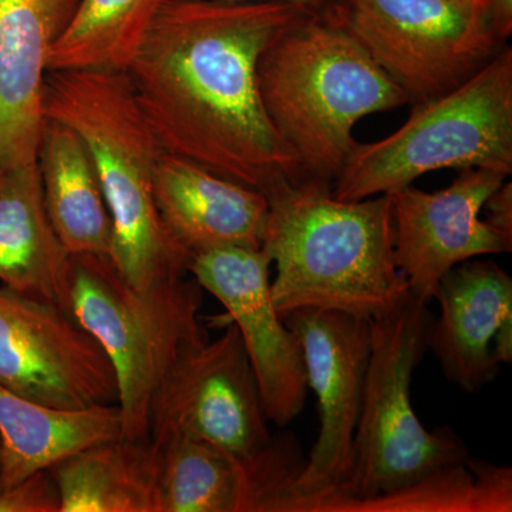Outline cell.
<instances>
[{
    "label": "cell",
    "instance_id": "cell-1",
    "mask_svg": "<svg viewBox=\"0 0 512 512\" xmlns=\"http://www.w3.org/2000/svg\"><path fill=\"white\" fill-rule=\"evenodd\" d=\"M309 15L281 0H163L126 74L164 153L265 195L306 183L266 114L258 64Z\"/></svg>",
    "mask_w": 512,
    "mask_h": 512
},
{
    "label": "cell",
    "instance_id": "cell-2",
    "mask_svg": "<svg viewBox=\"0 0 512 512\" xmlns=\"http://www.w3.org/2000/svg\"><path fill=\"white\" fill-rule=\"evenodd\" d=\"M266 198L261 248L275 265L271 295L282 318L323 309L370 320L409 293L394 256L389 195L342 201L326 185L303 183Z\"/></svg>",
    "mask_w": 512,
    "mask_h": 512
},
{
    "label": "cell",
    "instance_id": "cell-3",
    "mask_svg": "<svg viewBox=\"0 0 512 512\" xmlns=\"http://www.w3.org/2000/svg\"><path fill=\"white\" fill-rule=\"evenodd\" d=\"M258 86L266 114L306 183L330 190L357 146V121L410 103L328 13L309 15L265 50Z\"/></svg>",
    "mask_w": 512,
    "mask_h": 512
},
{
    "label": "cell",
    "instance_id": "cell-4",
    "mask_svg": "<svg viewBox=\"0 0 512 512\" xmlns=\"http://www.w3.org/2000/svg\"><path fill=\"white\" fill-rule=\"evenodd\" d=\"M43 114L82 138L113 225L110 261L136 288L188 272L158 214L154 178L163 147L138 106L126 72L50 70Z\"/></svg>",
    "mask_w": 512,
    "mask_h": 512
},
{
    "label": "cell",
    "instance_id": "cell-5",
    "mask_svg": "<svg viewBox=\"0 0 512 512\" xmlns=\"http://www.w3.org/2000/svg\"><path fill=\"white\" fill-rule=\"evenodd\" d=\"M413 293L370 319V359L353 446V467L340 490L301 501L292 511H349L467 463L466 444L448 427L427 430L410 399V384L433 316Z\"/></svg>",
    "mask_w": 512,
    "mask_h": 512
},
{
    "label": "cell",
    "instance_id": "cell-6",
    "mask_svg": "<svg viewBox=\"0 0 512 512\" xmlns=\"http://www.w3.org/2000/svg\"><path fill=\"white\" fill-rule=\"evenodd\" d=\"M258 384L237 326L202 340L171 367L154 394L150 439L183 433L231 458L242 478V512H274L303 466L289 439L268 429Z\"/></svg>",
    "mask_w": 512,
    "mask_h": 512
},
{
    "label": "cell",
    "instance_id": "cell-7",
    "mask_svg": "<svg viewBox=\"0 0 512 512\" xmlns=\"http://www.w3.org/2000/svg\"><path fill=\"white\" fill-rule=\"evenodd\" d=\"M200 284L180 278L128 284L109 258H70L69 312L109 357L119 389L121 439L150 440L154 394L178 359L207 339Z\"/></svg>",
    "mask_w": 512,
    "mask_h": 512
},
{
    "label": "cell",
    "instance_id": "cell-8",
    "mask_svg": "<svg viewBox=\"0 0 512 512\" xmlns=\"http://www.w3.org/2000/svg\"><path fill=\"white\" fill-rule=\"evenodd\" d=\"M444 168L512 173L511 47L451 92L414 104L410 119L389 137L357 143L330 194L366 200Z\"/></svg>",
    "mask_w": 512,
    "mask_h": 512
},
{
    "label": "cell",
    "instance_id": "cell-9",
    "mask_svg": "<svg viewBox=\"0 0 512 512\" xmlns=\"http://www.w3.org/2000/svg\"><path fill=\"white\" fill-rule=\"evenodd\" d=\"M420 104L476 74L503 45L485 0H335L326 12Z\"/></svg>",
    "mask_w": 512,
    "mask_h": 512
},
{
    "label": "cell",
    "instance_id": "cell-10",
    "mask_svg": "<svg viewBox=\"0 0 512 512\" xmlns=\"http://www.w3.org/2000/svg\"><path fill=\"white\" fill-rule=\"evenodd\" d=\"M0 384L57 409L119 399L99 342L62 306L0 286Z\"/></svg>",
    "mask_w": 512,
    "mask_h": 512
},
{
    "label": "cell",
    "instance_id": "cell-11",
    "mask_svg": "<svg viewBox=\"0 0 512 512\" xmlns=\"http://www.w3.org/2000/svg\"><path fill=\"white\" fill-rule=\"evenodd\" d=\"M298 336L308 387L318 397L319 434L303 461L284 511L340 490L353 467V446L370 359V320L350 313L299 309L284 316Z\"/></svg>",
    "mask_w": 512,
    "mask_h": 512
},
{
    "label": "cell",
    "instance_id": "cell-12",
    "mask_svg": "<svg viewBox=\"0 0 512 512\" xmlns=\"http://www.w3.org/2000/svg\"><path fill=\"white\" fill-rule=\"evenodd\" d=\"M264 249L222 247L191 259L188 274L220 301L237 326L266 417L285 427L305 407V362L298 336L276 311Z\"/></svg>",
    "mask_w": 512,
    "mask_h": 512
},
{
    "label": "cell",
    "instance_id": "cell-13",
    "mask_svg": "<svg viewBox=\"0 0 512 512\" xmlns=\"http://www.w3.org/2000/svg\"><path fill=\"white\" fill-rule=\"evenodd\" d=\"M507 177L488 168H466L444 190L407 185L387 194L397 268L420 301H433L440 279L461 262L511 252V235L480 218L485 202Z\"/></svg>",
    "mask_w": 512,
    "mask_h": 512
},
{
    "label": "cell",
    "instance_id": "cell-14",
    "mask_svg": "<svg viewBox=\"0 0 512 512\" xmlns=\"http://www.w3.org/2000/svg\"><path fill=\"white\" fill-rule=\"evenodd\" d=\"M80 0H0V170L37 164L53 46Z\"/></svg>",
    "mask_w": 512,
    "mask_h": 512
},
{
    "label": "cell",
    "instance_id": "cell-15",
    "mask_svg": "<svg viewBox=\"0 0 512 512\" xmlns=\"http://www.w3.org/2000/svg\"><path fill=\"white\" fill-rule=\"evenodd\" d=\"M154 198L165 232L187 265L210 249L261 248L269 208L264 192L164 153Z\"/></svg>",
    "mask_w": 512,
    "mask_h": 512
},
{
    "label": "cell",
    "instance_id": "cell-16",
    "mask_svg": "<svg viewBox=\"0 0 512 512\" xmlns=\"http://www.w3.org/2000/svg\"><path fill=\"white\" fill-rule=\"evenodd\" d=\"M439 319L431 318L426 346L444 375L474 394L498 375L493 345L498 330L512 323V279L493 261L468 259L440 279Z\"/></svg>",
    "mask_w": 512,
    "mask_h": 512
},
{
    "label": "cell",
    "instance_id": "cell-17",
    "mask_svg": "<svg viewBox=\"0 0 512 512\" xmlns=\"http://www.w3.org/2000/svg\"><path fill=\"white\" fill-rule=\"evenodd\" d=\"M70 258L47 215L39 164L0 170V284L69 312Z\"/></svg>",
    "mask_w": 512,
    "mask_h": 512
},
{
    "label": "cell",
    "instance_id": "cell-18",
    "mask_svg": "<svg viewBox=\"0 0 512 512\" xmlns=\"http://www.w3.org/2000/svg\"><path fill=\"white\" fill-rule=\"evenodd\" d=\"M120 436L117 403L57 409L0 384V490L49 470L83 448Z\"/></svg>",
    "mask_w": 512,
    "mask_h": 512
},
{
    "label": "cell",
    "instance_id": "cell-19",
    "mask_svg": "<svg viewBox=\"0 0 512 512\" xmlns=\"http://www.w3.org/2000/svg\"><path fill=\"white\" fill-rule=\"evenodd\" d=\"M37 164L47 215L64 249L70 256L110 259V212L82 138L72 128L45 117Z\"/></svg>",
    "mask_w": 512,
    "mask_h": 512
},
{
    "label": "cell",
    "instance_id": "cell-20",
    "mask_svg": "<svg viewBox=\"0 0 512 512\" xmlns=\"http://www.w3.org/2000/svg\"><path fill=\"white\" fill-rule=\"evenodd\" d=\"M49 471L59 491L60 512H158L154 441H101Z\"/></svg>",
    "mask_w": 512,
    "mask_h": 512
},
{
    "label": "cell",
    "instance_id": "cell-21",
    "mask_svg": "<svg viewBox=\"0 0 512 512\" xmlns=\"http://www.w3.org/2000/svg\"><path fill=\"white\" fill-rule=\"evenodd\" d=\"M163 0H80L49 55L50 70L126 72Z\"/></svg>",
    "mask_w": 512,
    "mask_h": 512
},
{
    "label": "cell",
    "instance_id": "cell-22",
    "mask_svg": "<svg viewBox=\"0 0 512 512\" xmlns=\"http://www.w3.org/2000/svg\"><path fill=\"white\" fill-rule=\"evenodd\" d=\"M151 441L158 447V512H241L242 478L231 458L188 434Z\"/></svg>",
    "mask_w": 512,
    "mask_h": 512
},
{
    "label": "cell",
    "instance_id": "cell-23",
    "mask_svg": "<svg viewBox=\"0 0 512 512\" xmlns=\"http://www.w3.org/2000/svg\"><path fill=\"white\" fill-rule=\"evenodd\" d=\"M0 512H60V497L49 470L0 490Z\"/></svg>",
    "mask_w": 512,
    "mask_h": 512
},
{
    "label": "cell",
    "instance_id": "cell-24",
    "mask_svg": "<svg viewBox=\"0 0 512 512\" xmlns=\"http://www.w3.org/2000/svg\"><path fill=\"white\" fill-rule=\"evenodd\" d=\"M488 222L512 237V184L505 183L485 202Z\"/></svg>",
    "mask_w": 512,
    "mask_h": 512
},
{
    "label": "cell",
    "instance_id": "cell-25",
    "mask_svg": "<svg viewBox=\"0 0 512 512\" xmlns=\"http://www.w3.org/2000/svg\"><path fill=\"white\" fill-rule=\"evenodd\" d=\"M485 10L494 35L504 43L512 32V0H485Z\"/></svg>",
    "mask_w": 512,
    "mask_h": 512
},
{
    "label": "cell",
    "instance_id": "cell-26",
    "mask_svg": "<svg viewBox=\"0 0 512 512\" xmlns=\"http://www.w3.org/2000/svg\"><path fill=\"white\" fill-rule=\"evenodd\" d=\"M229 2H262V0H229ZM281 2L295 3V5L308 10L312 15H320V13L326 12L335 0H281Z\"/></svg>",
    "mask_w": 512,
    "mask_h": 512
}]
</instances>
